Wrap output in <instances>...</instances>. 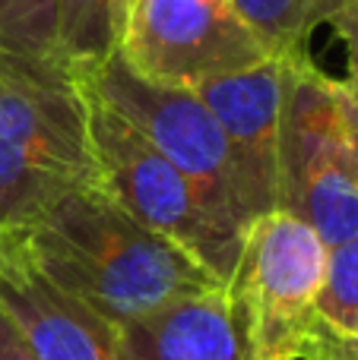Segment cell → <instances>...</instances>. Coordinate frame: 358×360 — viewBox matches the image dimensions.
Wrapping results in <instances>:
<instances>
[{"label": "cell", "mask_w": 358, "mask_h": 360, "mask_svg": "<svg viewBox=\"0 0 358 360\" xmlns=\"http://www.w3.org/2000/svg\"><path fill=\"white\" fill-rule=\"evenodd\" d=\"M0 51L54 54V0H0Z\"/></svg>", "instance_id": "obj_14"}, {"label": "cell", "mask_w": 358, "mask_h": 360, "mask_svg": "<svg viewBox=\"0 0 358 360\" xmlns=\"http://www.w3.org/2000/svg\"><path fill=\"white\" fill-rule=\"evenodd\" d=\"M0 307L38 360H121L118 326L61 291L19 231H0Z\"/></svg>", "instance_id": "obj_8"}, {"label": "cell", "mask_w": 358, "mask_h": 360, "mask_svg": "<svg viewBox=\"0 0 358 360\" xmlns=\"http://www.w3.org/2000/svg\"><path fill=\"white\" fill-rule=\"evenodd\" d=\"M89 133H92L101 190L127 215L171 240L219 285L228 288L241 259L245 234L216 221L190 180L92 92H89Z\"/></svg>", "instance_id": "obj_5"}, {"label": "cell", "mask_w": 358, "mask_h": 360, "mask_svg": "<svg viewBox=\"0 0 358 360\" xmlns=\"http://www.w3.org/2000/svg\"><path fill=\"white\" fill-rule=\"evenodd\" d=\"M327 25L346 51V79H340V86L358 105V0H336Z\"/></svg>", "instance_id": "obj_15"}, {"label": "cell", "mask_w": 358, "mask_h": 360, "mask_svg": "<svg viewBox=\"0 0 358 360\" xmlns=\"http://www.w3.org/2000/svg\"><path fill=\"white\" fill-rule=\"evenodd\" d=\"M285 57L279 117V209L302 218L327 247L358 237V168L336 79L302 54Z\"/></svg>", "instance_id": "obj_3"}, {"label": "cell", "mask_w": 358, "mask_h": 360, "mask_svg": "<svg viewBox=\"0 0 358 360\" xmlns=\"http://www.w3.org/2000/svg\"><path fill=\"white\" fill-rule=\"evenodd\" d=\"M35 266L111 326L222 288L184 250L127 215L101 186L61 196L19 231Z\"/></svg>", "instance_id": "obj_1"}, {"label": "cell", "mask_w": 358, "mask_h": 360, "mask_svg": "<svg viewBox=\"0 0 358 360\" xmlns=\"http://www.w3.org/2000/svg\"><path fill=\"white\" fill-rule=\"evenodd\" d=\"M118 51L146 79L184 89L276 57L232 0H137Z\"/></svg>", "instance_id": "obj_7"}, {"label": "cell", "mask_w": 358, "mask_h": 360, "mask_svg": "<svg viewBox=\"0 0 358 360\" xmlns=\"http://www.w3.org/2000/svg\"><path fill=\"white\" fill-rule=\"evenodd\" d=\"M86 186H101L86 82L54 54L0 51V231Z\"/></svg>", "instance_id": "obj_2"}, {"label": "cell", "mask_w": 358, "mask_h": 360, "mask_svg": "<svg viewBox=\"0 0 358 360\" xmlns=\"http://www.w3.org/2000/svg\"><path fill=\"white\" fill-rule=\"evenodd\" d=\"M232 6L270 54H302L317 25H327L336 0H232Z\"/></svg>", "instance_id": "obj_12"}, {"label": "cell", "mask_w": 358, "mask_h": 360, "mask_svg": "<svg viewBox=\"0 0 358 360\" xmlns=\"http://www.w3.org/2000/svg\"><path fill=\"white\" fill-rule=\"evenodd\" d=\"M82 82L190 180L216 221L247 234L257 218L247 202L245 177L222 127L194 89L146 79L121 51H114Z\"/></svg>", "instance_id": "obj_4"}, {"label": "cell", "mask_w": 358, "mask_h": 360, "mask_svg": "<svg viewBox=\"0 0 358 360\" xmlns=\"http://www.w3.org/2000/svg\"><path fill=\"white\" fill-rule=\"evenodd\" d=\"M118 44L111 0H54V57L80 79L92 76Z\"/></svg>", "instance_id": "obj_11"}, {"label": "cell", "mask_w": 358, "mask_h": 360, "mask_svg": "<svg viewBox=\"0 0 358 360\" xmlns=\"http://www.w3.org/2000/svg\"><path fill=\"white\" fill-rule=\"evenodd\" d=\"M222 127L245 177L254 218L279 209V117L285 92V57H266L238 73L194 86Z\"/></svg>", "instance_id": "obj_9"}, {"label": "cell", "mask_w": 358, "mask_h": 360, "mask_svg": "<svg viewBox=\"0 0 358 360\" xmlns=\"http://www.w3.org/2000/svg\"><path fill=\"white\" fill-rule=\"evenodd\" d=\"M336 98H340V111H342V124H346V136L349 146H352V155H355V168H358V105L342 92L340 79H336Z\"/></svg>", "instance_id": "obj_18"}, {"label": "cell", "mask_w": 358, "mask_h": 360, "mask_svg": "<svg viewBox=\"0 0 358 360\" xmlns=\"http://www.w3.org/2000/svg\"><path fill=\"white\" fill-rule=\"evenodd\" d=\"M111 6H114V25H118V38H121V32H124V25H127V19H130V10L137 6V0H111Z\"/></svg>", "instance_id": "obj_19"}, {"label": "cell", "mask_w": 358, "mask_h": 360, "mask_svg": "<svg viewBox=\"0 0 358 360\" xmlns=\"http://www.w3.org/2000/svg\"><path fill=\"white\" fill-rule=\"evenodd\" d=\"M121 360H251L238 304L226 285L118 326Z\"/></svg>", "instance_id": "obj_10"}, {"label": "cell", "mask_w": 358, "mask_h": 360, "mask_svg": "<svg viewBox=\"0 0 358 360\" xmlns=\"http://www.w3.org/2000/svg\"><path fill=\"white\" fill-rule=\"evenodd\" d=\"M327 243L283 209L247 228L228 291L245 323L251 360H302L317 323Z\"/></svg>", "instance_id": "obj_6"}, {"label": "cell", "mask_w": 358, "mask_h": 360, "mask_svg": "<svg viewBox=\"0 0 358 360\" xmlns=\"http://www.w3.org/2000/svg\"><path fill=\"white\" fill-rule=\"evenodd\" d=\"M0 360H38L35 351L29 348L19 326L10 319V313L0 307Z\"/></svg>", "instance_id": "obj_17"}, {"label": "cell", "mask_w": 358, "mask_h": 360, "mask_svg": "<svg viewBox=\"0 0 358 360\" xmlns=\"http://www.w3.org/2000/svg\"><path fill=\"white\" fill-rule=\"evenodd\" d=\"M317 319L336 332H358V237L327 247Z\"/></svg>", "instance_id": "obj_13"}, {"label": "cell", "mask_w": 358, "mask_h": 360, "mask_svg": "<svg viewBox=\"0 0 358 360\" xmlns=\"http://www.w3.org/2000/svg\"><path fill=\"white\" fill-rule=\"evenodd\" d=\"M302 360H358V332H336L317 319Z\"/></svg>", "instance_id": "obj_16"}]
</instances>
